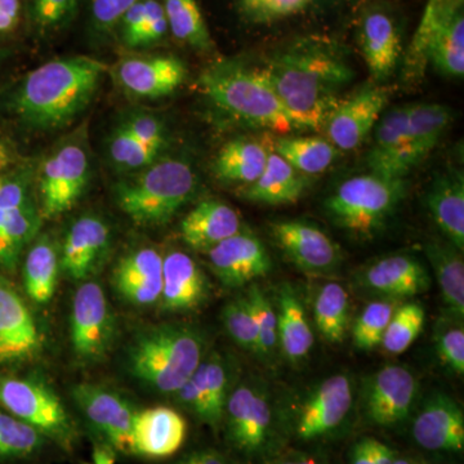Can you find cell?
Instances as JSON below:
<instances>
[{
    "label": "cell",
    "mask_w": 464,
    "mask_h": 464,
    "mask_svg": "<svg viewBox=\"0 0 464 464\" xmlns=\"http://www.w3.org/2000/svg\"><path fill=\"white\" fill-rule=\"evenodd\" d=\"M78 0H33L32 14L36 29L43 34L54 33L74 16Z\"/></svg>",
    "instance_id": "obj_49"
},
{
    "label": "cell",
    "mask_w": 464,
    "mask_h": 464,
    "mask_svg": "<svg viewBox=\"0 0 464 464\" xmlns=\"http://www.w3.org/2000/svg\"><path fill=\"white\" fill-rule=\"evenodd\" d=\"M119 25L124 44L130 48L157 44L169 30L163 5L158 0H139L125 12Z\"/></svg>",
    "instance_id": "obj_39"
},
{
    "label": "cell",
    "mask_w": 464,
    "mask_h": 464,
    "mask_svg": "<svg viewBox=\"0 0 464 464\" xmlns=\"http://www.w3.org/2000/svg\"><path fill=\"white\" fill-rule=\"evenodd\" d=\"M435 342L440 360L457 375H463V322L454 319L440 324L439 329H436Z\"/></svg>",
    "instance_id": "obj_48"
},
{
    "label": "cell",
    "mask_w": 464,
    "mask_h": 464,
    "mask_svg": "<svg viewBox=\"0 0 464 464\" xmlns=\"http://www.w3.org/2000/svg\"><path fill=\"white\" fill-rule=\"evenodd\" d=\"M161 5L174 38L197 51H213L215 43L197 0H161Z\"/></svg>",
    "instance_id": "obj_41"
},
{
    "label": "cell",
    "mask_w": 464,
    "mask_h": 464,
    "mask_svg": "<svg viewBox=\"0 0 464 464\" xmlns=\"http://www.w3.org/2000/svg\"><path fill=\"white\" fill-rule=\"evenodd\" d=\"M398 456V451L390 445L366 436L351 447L348 459L350 464H393Z\"/></svg>",
    "instance_id": "obj_53"
},
{
    "label": "cell",
    "mask_w": 464,
    "mask_h": 464,
    "mask_svg": "<svg viewBox=\"0 0 464 464\" xmlns=\"http://www.w3.org/2000/svg\"><path fill=\"white\" fill-rule=\"evenodd\" d=\"M360 47L374 81L390 78L401 54V38L392 18L380 11L366 14L360 27Z\"/></svg>",
    "instance_id": "obj_28"
},
{
    "label": "cell",
    "mask_w": 464,
    "mask_h": 464,
    "mask_svg": "<svg viewBox=\"0 0 464 464\" xmlns=\"http://www.w3.org/2000/svg\"><path fill=\"white\" fill-rule=\"evenodd\" d=\"M112 72L130 96L159 99L173 93L185 82L188 69L174 56H145L125 58Z\"/></svg>",
    "instance_id": "obj_21"
},
{
    "label": "cell",
    "mask_w": 464,
    "mask_h": 464,
    "mask_svg": "<svg viewBox=\"0 0 464 464\" xmlns=\"http://www.w3.org/2000/svg\"><path fill=\"white\" fill-rule=\"evenodd\" d=\"M209 283L199 265L186 253H168L163 257L160 301L169 313H188L206 302Z\"/></svg>",
    "instance_id": "obj_25"
},
{
    "label": "cell",
    "mask_w": 464,
    "mask_h": 464,
    "mask_svg": "<svg viewBox=\"0 0 464 464\" xmlns=\"http://www.w3.org/2000/svg\"><path fill=\"white\" fill-rule=\"evenodd\" d=\"M427 207L433 221L449 243L460 252L464 248L463 174L448 172L436 176L427 194Z\"/></svg>",
    "instance_id": "obj_30"
},
{
    "label": "cell",
    "mask_w": 464,
    "mask_h": 464,
    "mask_svg": "<svg viewBox=\"0 0 464 464\" xmlns=\"http://www.w3.org/2000/svg\"><path fill=\"white\" fill-rule=\"evenodd\" d=\"M259 464H329L324 458L299 450H284L276 457Z\"/></svg>",
    "instance_id": "obj_55"
},
{
    "label": "cell",
    "mask_w": 464,
    "mask_h": 464,
    "mask_svg": "<svg viewBox=\"0 0 464 464\" xmlns=\"http://www.w3.org/2000/svg\"><path fill=\"white\" fill-rule=\"evenodd\" d=\"M243 231L234 208L219 200H204L181 222V237L191 249L208 252Z\"/></svg>",
    "instance_id": "obj_26"
},
{
    "label": "cell",
    "mask_w": 464,
    "mask_h": 464,
    "mask_svg": "<svg viewBox=\"0 0 464 464\" xmlns=\"http://www.w3.org/2000/svg\"><path fill=\"white\" fill-rule=\"evenodd\" d=\"M222 323L226 332L237 346L257 353V329L246 295L232 299L226 304L222 311Z\"/></svg>",
    "instance_id": "obj_47"
},
{
    "label": "cell",
    "mask_w": 464,
    "mask_h": 464,
    "mask_svg": "<svg viewBox=\"0 0 464 464\" xmlns=\"http://www.w3.org/2000/svg\"><path fill=\"white\" fill-rule=\"evenodd\" d=\"M3 181H5V179H3V177H0V186L3 185Z\"/></svg>",
    "instance_id": "obj_61"
},
{
    "label": "cell",
    "mask_w": 464,
    "mask_h": 464,
    "mask_svg": "<svg viewBox=\"0 0 464 464\" xmlns=\"http://www.w3.org/2000/svg\"><path fill=\"white\" fill-rule=\"evenodd\" d=\"M353 405L350 378L344 374L326 378L285 418L288 438L307 444L337 438L346 429Z\"/></svg>",
    "instance_id": "obj_9"
},
{
    "label": "cell",
    "mask_w": 464,
    "mask_h": 464,
    "mask_svg": "<svg viewBox=\"0 0 464 464\" xmlns=\"http://www.w3.org/2000/svg\"><path fill=\"white\" fill-rule=\"evenodd\" d=\"M424 253L441 290L442 301L451 319L463 322L464 317V262L462 252L448 240H430Z\"/></svg>",
    "instance_id": "obj_33"
},
{
    "label": "cell",
    "mask_w": 464,
    "mask_h": 464,
    "mask_svg": "<svg viewBox=\"0 0 464 464\" xmlns=\"http://www.w3.org/2000/svg\"><path fill=\"white\" fill-rule=\"evenodd\" d=\"M295 128L323 130L353 72L332 45L302 41L277 52L261 67Z\"/></svg>",
    "instance_id": "obj_1"
},
{
    "label": "cell",
    "mask_w": 464,
    "mask_h": 464,
    "mask_svg": "<svg viewBox=\"0 0 464 464\" xmlns=\"http://www.w3.org/2000/svg\"><path fill=\"white\" fill-rule=\"evenodd\" d=\"M393 464H413V459L408 457H400L396 458L395 462Z\"/></svg>",
    "instance_id": "obj_59"
},
{
    "label": "cell",
    "mask_w": 464,
    "mask_h": 464,
    "mask_svg": "<svg viewBox=\"0 0 464 464\" xmlns=\"http://www.w3.org/2000/svg\"><path fill=\"white\" fill-rule=\"evenodd\" d=\"M270 151L259 140H232L217 155L213 169L222 181L248 186L264 172Z\"/></svg>",
    "instance_id": "obj_34"
},
{
    "label": "cell",
    "mask_w": 464,
    "mask_h": 464,
    "mask_svg": "<svg viewBox=\"0 0 464 464\" xmlns=\"http://www.w3.org/2000/svg\"><path fill=\"white\" fill-rule=\"evenodd\" d=\"M210 270L227 288H240L273 270L265 244L249 232L241 231L208 250Z\"/></svg>",
    "instance_id": "obj_18"
},
{
    "label": "cell",
    "mask_w": 464,
    "mask_h": 464,
    "mask_svg": "<svg viewBox=\"0 0 464 464\" xmlns=\"http://www.w3.org/2000/svg\"><path fill=\"white\" fill-rule=\"evenodd\" d=\"M409 106L390 110L375 124L374 142L366 163L372 173L404 179V155L408 137Z\"/></svg>",
    "instance_id": "obj_27"
},
{
    "label": "cell",
    "mask_w": 464,
    "mask_h": 464,
    "mask_svg": "<svg viewBox=\"0 0 464 464\" xmlns=\"http://www.w3.org/2000/svg\"><path fill=\"white\" fill-rule=\"evenodd\" d=\"M114 323L108 299L99 283L85 282L76 290L70 316V340L75 355L96 362L111 344Z\"/></svg>",
    "instance_id": "obj_12"
},
{
    "label": "cell",
    "mask_w": 464,
    "mask_h": 464,
    "mask_svg": "<svg viewBox=\"0 0 464 464\" xmlns=\"http://www.w3.org/2000/svg\"><path fill=\"white\" fill-rule=\"evenodd\" d=\"M429 63L438 72L453 78L464 74V18L460 11L442 27L429 48Z\"/></svg>",
    "instance_id": "obj_42"
},
{
    "label": "cell",
    "mask_w": 464,
    "mask_h": 464,
    "mask_svg": "<svg viewBox=\"0 0 464 464\" xmlns=\"http://www.w3.org/2000/svg\"><path fill=\"white\" fill-rule=\"evenodd\" d=\"M56 447L38 430L0 408V462H24Z\"/></svg>",
    "instance_id": "obj_40"
},
{
    "label": "cell",
    "mask_w": 464,
    "mask_h": 464,
    "mask_svg": "<svg viewBox=\"0 0 464 464\" xmlns=\"http://www.w3.org/2000/svg\"><path fill=\"white\" fill-rule=\"evenodd\" d=\"M206 342L191 326H157L142 333L128 351L130 373L160 393H176L203 362Z\"/></svg>",
    "instance_id": "obj_4"
},
{
    "label": "cell",
    "mask_w": 464,
    "mask_h": 464,
    "mask_svg": "<svg viewBox=\"0 0 464 464\" xmlns=\"http://www.w3.org/2000/svg\"><path fill=\"white\" fill-rule=\"evenodd\" d=\"M93 435V444L108 445L118 456L132 457V429L137 411L123 396L93 383H81L72 392Z\"/></svg>",
    "instance_id": "obj_10"
},
{
    "label": "cell",
    "mask_w": 464,
    "mask_h": 464,
    "mask_svg": "<svg viewBox=\"0 0 464 464\" xmlns=\"http://www.w3.org/2000/svg\"><path fill=\"white\" fill-rule=\"evenodd\" d=\"M273 150L304 176L328 169L340 151L322 137H280L274 140Z\"/></svg>",
    "instance_id": "obj_38"
},
{
    "label": "cell",
    "mask_w": 464,
    "mask_h": 464,
    "mask_svg": "<svg viewBox=\"0 0 464 464\" xmlns=\"http://www.w3.org/2000/svg\"><path fill=\"white\" fill-rule=\"evenodd\" d=\"M314 317L324 341L341 344L350 331L351 304L347 290L338 283H326L314 298Z\"/></svg>",
    "instance_id": "obj_37"
},
{
    "label": "cell",
    "mask_w": 464,
    "mask_h": 464,
    "mask_svg": "<svg viewBox=\"0 0 464 464\" xmlns=\"http://www.w3.org/2000/svg\"><path fill=\"white\" fill-rule=\"evenodd\" d=\"M230 371L218 353L204 357L194 374L177 391V400L200 422L218 429L230 396Z\"/></svg>",
    "instance_id": "obj_16"
},
{
    "label": "cell",
    "mask_w": 464,
    "mask_h": 464,
    "mask_svg": "<svg viewBox=\"0 0 464 464\" xmlns=\"http://www.w3.org/2000/svg\"><path fill=\"white\" fill-rule=\"evenodd\" d=\"M118 454L108 445L93 444V464H115Z\"/></svg>",
    "instance_id": "obj_56"
},
{
    "label": "cell",
    "mask_w": 464,
    "mask_h": 464,
    "mask_svg": "<svg viewBox=\"0 0 464 464\" xmlns=\"http://www.w3.org/2000/svg\"><path fill=\"white\" fill-rule=\"evenodd\" d=\"M21 0H0V14L20 18Z\"/></svg>",
    "instance_id": "obj_57"
},
{
    "label": "cell",
    "mask_w": 464,
    "mask_h": 464,
    "mask_svg": "<svg viewBox=\"0 0 464 464\" xmlns=\"http://www.w3.org/2000/svg\"><path fill=\"white\" fill-rule=\"evenodd\" d=\"M279 347L292 364L304 362L314 346V333L297 289L283 284L276 297Z\"/></svg>",
    "instance_id": "obj_29"
},
{
    "label": "cell",
    "mask_w": 464,
    "mask_h": 464,
    "mask_svg": "<svg viewBox=\"0 0 464 464\" xmlns=\"http://www.w3.org/2000/svg\"><path fill=\"white\" fill-rule=\"evenodd\" d=\"M195 188L197 176L188 161L163 159L116 183L115 199L134 224L161 226L188 203Z\"/></svg>",
    "instance_id": "obj_6"
},
{
    "label": "cell",
    "mask_w": 464,
    "mask_h": 464,
    "mask_svg": "<svg viewBox=\"0 0 464 464\" xmlns=\"http://www.w3.org/2000/svg\"><path fill=\"white\" fill-rule=\"evenodd\" d=\"M112 284L128 304L134 306L157 304L163 286V257L152 248L133 250L116 266Z\"/></svg>",
    "instance_id": "obj_24"
},
{
    "label": "cell",
    "mask_w": 464,
    "mask_h": 464,
    "mask_svg": "<svg viewBox=\"0 0 464 464\" xmlns=\"http://www.w3.org/2000/svg\"><path fill=\"white\" fill-rule=\"evenodd\" d=\"M389 100V88L381 85L362 88L341 100L324 128L326 140L342 151L359 148L374 130Z\"/></svg>",
    "instance_id": "obj_15"
},
{
    "label": "cell",
    "mask_w": 464,
    "mask_h": 464,
    "mask_svg": "<svg viewBox=\"0 0 464 464\" xmlns=\"http://www.w3.org/2000/svg\"><path fill=\"white\" fill-rule=\"evenodd\" d=\"M451 121L450 109L440 103L409 105L408 137L404 164L411 173L438 146Z\"/></svg>",
    "instance_id": "obj_31"
},
{
    "label": "cell",
    "mask_w": 464,
    "mask_h": 464,
    "mask_svg": "<svg viewBox=\"0 0 464 464\" xmlns=\"http://www.w3.org/2000/svg\"><path fill=\"white\" fill-rule=\"evenodd\" d=\"M246 297L257 329V355L270 359L279 348L276 308L258 285L250 286Z\"/></svg>",
    "instance_id": "obj_45"
},
{
    "label": "cell",
    "mask_w": 464,
    "mask_h": 464,
    "mask_svg": "<svg viewBox=\"0 0 464 464\" xmlns=\"http://www.w3.org/2000/svg\"><path fill=\"white\" fill-rule=\"evenodd\" d=\"M160 152L130 136L119 125L109 139V157L116 169L134 172L158 160Z\"/></svg>",
    "instance_id": "obj_46"
},
{
    "label": "cell",
    "mask_w": 464,
    "mask_h": 464,
    "mask_svg": "<svg viewBox=\"0 0 464 464\" xmlns=\"http://www.w3.org/2000/svg\"><path fill=\"white\" fill-rule=\"evenodd\" d=\"M9 163V152L7 148L0 142V170L5 169Z\"/></svg>",
    "instance_id": "obj_58"
},
{
    "label": "cell",
    "mask_w": 464,
    "mask_h": 464,
    "mask_svg": "<svg viewBox=\"0 0 464 464\" xmlns=\"http://www.w3.org/2000/svg\"><path fill=\"white\" fill-rule=\"evenodd\" d=\"M106 70L105 63L88 56L52 60L24 79L14 110L34 128L63 127L90 105Z\"/></svg>",
    "instance_id": "obj_2"
},
{
    "label": "cell",
    "mask_w": 464,
    "mask_h": 464,
    "mask_svg": "<svg viewBox=\"0 0 464 464\" xmlns=\"http://www.w3.org/2000/svg\"><path fill=\"white\" fill-rule=\"evenodd\" d=\"M311 0H241L244 12L255 21H273L292 16L307 7Z\"/></svg>",
    "instance_id": "obj_51"
},
{
    "label": "cell",
    "mask_w": 464,
    "mask_h": 464,
    "mask_svg": "<svg viewBox=\"0 0 464 464\" xmlns=\"http://www.w3.org/2000/svg\"><path fill=\"white\" fill-rule=\"evenodd\" d=\"M360 285L386 299L411 298L431 288L426 266L408 253H395L375 259L360 271Z\"/></svg>",
    "instance_id": "obj_20"
},
{
    "label": "cell",
    "mask_w": 464,
    "mask_h": 464,
    "mask_svg": "<svg viewBox=\"0 0 464 464\" xmlns=\"http://www.w3.org/2000/svg\"><path fill=\"white\" fill-rule=\"evenodd\" d=\"M418 447L433 453H462L464 414L457 400L436 393L424 401L411 423Z\"/></svg>",
    "instance_id": "obj_19"
},
{
    "label": "cell",
    "mask_w": 464,
    "mask_h": 464,
    "mask_svg": "<svg viewBox=\"0 0 464 464\" xmlns=\"http://www.w3.org/2000/svg\"><path fill=\"white\" fill-rule=\"evenodd\" d=\"M0 406L38 430L61 450L72 451L81 431L63 401L41 381L0 377Z\"/></svg>",
    "instance_id": "obj_8"
},
{
    "label": "cell",
    "mask_w": 464,
    "mask_h": 464,
    "mask_svg": "<svg viewBox=\"0 0 464 464\" xmlns=\"http://www.w3.org/2000/svg\"><path fill=\"white\" fill-rule=\"evenodd\" d=\"M420 382L402 365H386L366 383L362 408L369 423L392 429L413 413Z\"/></svg>",
    "instance_id": "obj_13"
},
{
    "label": "cell",
    "mask_w": 464,
    "mask_h": 464,
    "mask_svg": "<svg viewBox=\"0 0 464 464\" xmlns=\"http://www.w3.org/2000/svg\"><path fill=\"white\" fill-rule=\"evenodd\" d=\"M404 195V179L365 174L342 183L326 200V210L343 230L372 237L386 225Z\"/></svg>",
    "instance_id": "obj_7"
},
{
    "label": "cell",
    "mask_w": 464,
    "mask_h": 464,
    "mask_svg": "<svg viewBox=\"0 0 464 464\" xmlns=\"http://www.w3.org/2000/svg\"><path fill=\"white\" fill-rule=\"evenodd\" d=\"M42 213L32 198L23 206L0 208V266L14 270L24 248L29 246L41 227Z\"/></svg>",
    "instance_id": "obj_35"
},
{
    "label": "cell",
    "mask_w": 464,
    "mask_h": 464,
    "mask_svg": "<svg viewBox=\"0 0 464 464\" xmlns=\"http://www.w3.org/2000/svg\"><path fill=\"white\" fill-rule=\"evenodd\" d=\"M201 90L217 109L250 127L286 133L295 130L261 70L222 60L204 70Z\"/></svg>",
    "instance_id": "obj_3"
},
{
    "label": "cell",
    "mask_w": 464,
    "mask_h": 464,
    "mask_svg": "<svg viewBox=\"0 0 464 464\" xmlns=\"http://www.w3.org/2000/svg\"><path fill=\"white\" fill-rule=\"evenodd\" d=\"M398 306L396 299L386 298L366 304L351 329L353 344L364 351L381 346L391 317Z\"/></svg>",
    "instance_id": "obj_44"
},
{
    "label": "cell",
    "mask_w": 464,
    "mask_h": 464,
    "mask_svg": "<svg viewBox=\"0 0 464 464\" xmlns=\"http://www.w3.org/2000/svg\"><path fill=\"white\" fill-rule=\"evenodd\" d=\"M188 438V423L179 411L155 406L137 411L132 429V457L166 459L179 453Z\"/></svg>",
    "instance_id": "obj_22"
},
{
    "label": "cell",
    "mask_w": 464,
    "mask_h": 464,
    "mask_svg": "<svg viewBox=\"0 0 464 464\" xmlns=\"http://www.w3.org/2000/svg\"><path fill=\"white\" fill-rule=\"evenodd\" d=\"M111 243V232L103 219L83 216L70 226L60 256V267L72 279L85 280L99 267Z\"/></svg>",
    "instance_id": "obj_23"
},
{
    "label": "cell",
    "mask_w": 464,
    "mask_h": 464,
    "mask_svg": "<svg viewBox=\"0 0 464 464\" xmlns=\"http://www.w3.org/2000/svg\"><path fill=\"white\" fill-rule=\"evenodd\" d=\"M306 186V176L271 149L264 172L255 182L246 186L243 197L268 206H285L295 203L304 195Z\"/></svg>",
    "instance_id": "obj_32"
},
{
    "label": "cell",
    "mask_w": 464,
    "mask_h": 464,
    "mask_svg": "<svg viewBox=\"0 0 464 464\" xmlns=\"http://www.w3.org/2000/svg\"><path fill=\"white\" fill-rule=\"evenodd\" d=\"M413 464H427V463L422 462V460H415V459H413Z\"/></svg>",
    "instance_id": "obj_60"
},
{
    "label": "cell",
    "mask_w": 464,
    "mask_h": 464,
    "mask_svg": "<svg viewBox=\"0 0 464 464\" xmlns=\"http://www.w3.org/2000/svg\"><path fill=\"white\" fill-rule=\"evenodd\" d=\"M271 234L284 255L308 276H329L340 268V246L316 225L301 219L275 222Z\"/></svg>",
    "instance_id": "obj_14"
},
{
    "label": "cell",
    "mask_w": 464,
    "mask_h": 464,
    "mask_svg": "<svg viewBox=\"0 0 464 464\" xmlns=\"http://www.w3.org/2000/svg\"><path fill=\"white\" fill-rule=\"evenodd\" d=\"M172 464H234L230 458L215 448H198Z\"/></svg>",
    "instance_id": "obj_54"
},
{
    "label": "cell",
    "mask_w": 464,
    "mask_h": 464,
    "mask_svg": "<svg viewBox=\"0 0 464 464\" xmlns=\"http://www.w3.org/2000/svg\"><path fill=\"white\" fill-rule=\"evenodd\" d=\"M139 0H92V25L96 32L108 34L121 23L125 12Z\"/></svg>",
    "instance_id": "obj_52"
},
{
    "label": "cell",
    "mask_w": 464,
    "mask_h": 464,
    "mask_svg": "<svg viewBox=\"0 0 464 464\" xmlns=\"http://www.w3.org/2000/svg\"><path fill=\"white\" fill-rule=\"evenodd\" d=\"M426 323V311L420 302L399 304L391 317L381 346L390 355L404 353L420 337Z\"/></svg>",
    "instance_id": "obj_43"
},
{
    "label": "cell",
    "mask_w": 464,
    "mask_h": 464,
    "mask_svg": "<svg viewBox=\"0 0 464 464\" xmlns=\"http://www.w3.org/2000/svg\"><path fill=\"white\" fill-rule=\"evenodd\" d=\"M43 337L32 311L0 275V365L17 364L41 353Z\"/></svg>",
    "instance_id": "obj_17"
},
{
    "label": "cell",
    "mask_w": 464,
    "mask_h": 464,
    "mask_svg": "<svg viewBox=\"0 0 464 464\" xmlns=\"http://www.w3.org/2000/svg\"><path fill=\"white\" fill-rule=\"evenodd\" d=\"M222 424L228 448L250 463H264L285 450V417L277 413L262 383L246 382L231 391Z\"/></svg>",
    "instance_id": "obj_5"
},
{
    "label": "cell",
    "mask_w": 464,
    "mask_h": 464,
    "mask_svg": "<svg viewBox=\"0 0 464 464\" xmlns=\"http://www.w3.org/2000/svg\"><path fill=\"white\" fill-rule=\"evenodd\" d=\"M60 255L48 237L33 244L24 265V282L27 295L39 304H48L57 288Z\"/></svg>",
    "instance_id": "obj_36"
},
{
    "label": "cell",
    "mask_w": 464,
    "mask_h": 464,
    "mask_svg": "<svg viewBox=\"0 0 464 464\" xmlns=\"http://www.w3.org/2000/svg\"><path fill=\"white\" fill-rule=\"evenodd\" d=\"M130 136L161 152L167 145V128L158 116L148 112H134L121 124Z\"/></svg>",
    "instance_id": "obj_50"
},
{
    "label": "cell",
    "mask_w": 464,
    "mask_h": 464,
    "mask_svg": "<svg viewBox=\"0 0 464 464\" xmlns=\"http://www.w3.org/2000/svg\"><path fill=\"white\" fill-rule=\"evenodd\" d=\"M90 172V157L81 143H65L50 155L39 173L42 216L53 218L72 209L87 188Z\"/></svg>",
    "instance_id": "obj_11"
}]
</instances>
